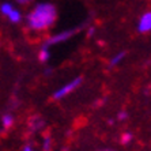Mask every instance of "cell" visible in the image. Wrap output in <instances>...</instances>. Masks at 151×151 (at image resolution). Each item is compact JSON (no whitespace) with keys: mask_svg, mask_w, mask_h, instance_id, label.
<instances>
[{"mask_svg":"<svg viewBox=\"0 0 151 151\" xmlns=\"http://www.w3.org/2000/svg\"><path fill=\"white\" fill-rule=\"evenodd\" d=\"M57 18V10L52 3L35 4L26 17L27 27L33 32H42L49 29Z\"/></svg>","mask_w":151,"mask_h":151,"instance_id":"6da1fadb","label":"cell"},{"mask_svg":"<svg viewBox=\"0 0 151 151\" xmlns=\"http://www.w3.org/2000/svg\"><path fill=\"white\" fill-rule=\"evenodd\" d=\"M82 82H83L82 76H78V78H75V79H72V81H70L68 83L63 84L61 87H59L56 91L53 93V98H55V99H63V98H65L67 95H70L71 93L74 91V90H76V88L81 86Z\"/></svg>","mask_w":151,"mask_h":151,"instance_id":"7a4b0ae2","label":"cell"},{"mask_svg":"<svg viewBox=\"0 0 151 151\" xmlns=\"http://www.w3.org/2000/svg\"><path fill=\"white\" fill-rule=\"evenodd\" d=\"M79 30V27H75V29H71V30H63V32H59L57 34H53L52 37L46 40L45 45L50 46V45H56V44H61V42H65L67 40H70L75 33Z\"/></svg>","mask_w":151,"mask_h":151,"instance_id":"3957f363","label":"cell"},{"mask_svg":"<svg viewBox=\"0 0 151 151\" xmlns=\"http://www.w3.org/2000/svg\"><path fill=\"white\" fill-rule=\"evenodd\" d=\"M137 32L139 33H150L151 32V11L144 12L137 22Z\"/></svg>","mask_w":151,"mask_h":151,"instance_id":"277c9868","label":"cell"},{"mask_svg":"<svg viewBox=\"0 0 151 151\" xmlns=\"http://www.w3.org/2000/svg\"><path fill=\"white\" fill-rule=\"evenodd\" d=\"M50 59V50H49V46L48 45H44L41 46V49H40L38 52V60L41 61V63H48Z\"/></svg>","mask_w":151,"mask_h":151,"instance_id":"5b68a950","label":"cell"},{"mask_svg":"<svg viewBox=\"0 0 151 151\" xmlns=\"http://www.w3.org/2000/svg\"><path fill=\"white\" fill-rule=\"evenodd\" d=\"M12 124H14V116H12V114L6 113V114H3V116H1V127H3L4 129L11 128V127H12Z\"/></svg>","mask_w":151,"mask_h":151,"instance_id":"8992f818","label":"cell"},{"mask_svg":"<svg viewBox=\"0 0 151 151\" xmlns=\"http://www.w3.org/2000/svg\"><path fill=\"white\" fill-rule=\"evenodd\" d=\"M14 6L11 3H8V1H4V3L0 4V12H1V15H4V17L7 18L8 15L12 12V10H14Z\"/></svg>","mask_w":151,"mask_h":151,"instance_id":"52a82bcc","label":"cell"},{"mask_svg":"<svg viewBox=\"0 0 151 151\" xmlns=\"http://www.w3.org/2000/svg\"><path fill=\"white\" fill-rule=\"evenodd\" d=\"M7 19L11 22V23H19V22H21V19H22V14L19 12V10L14 8V10H12V12H11V14L7 17Z\"/></svg>","mask_w":151,"mask_h":151,"instance_id":"ba28073f","label":"cell"},{"mask_svg":"<svg viewBox=\"0 0 151 151\" xmlns=\"http://www.w3.org/2000/svg\"><path fill=\"white\" fill-rule=\"evenodd\" d=\"M42 127H44V121H42L40 117H32V120H30V129L38 131Z\"/></svg>","mask_w":151,"mask_h":151,"instance_id":"9c48e42d","label":"cell"},{"mask_svg":"<svg viewBox=\"0 0 151 151\" xmlns=\"http://www.w3.org/2000/svg\"><path fill=\"white\" fill-rule=\"evenodd\" d=\"M125 59V52H119V53H116L114 56L110 59V67H114V65H117V64H120L123 60Z\"/></svg>","mask_w":151,"mask_h":151,"instance_id":"30bf717a","label":"cell"},{"mask_svg":"<svg viewBox=\"0 0 151 151\" xmlns=\"http://www.w3.org/2000/svg\"><path fill=\"white\" fill-rule=\"evenodd\" d=\"M50 148H52V137L45 136L42 142V151H50Z\"/></svg>","mask_w":151,"mask_h":151,"instance_id":"8fae6325","label":"cell"},{"mask_svg":"<svg viewBox=\"0 0 151 151\" xmlns=\"http://www.w3.org/2000/svg\"><path fill=\"white\" fill-rule=\"evenodd\" d=\"M132 137H134V135L131 134V132H124V134L121 135V137H120V140H121L123 144H128L132 140Z\"/></svg>","mask_w":151,"mask_h":151,"instance_id":"7c38bea8","label":"cell"},{"mask_svg":"<svg viewBox=\"0 0 151 151\" xmlns=\"http://www.w3.org/2000/svg\"><path fill=\"white\" fill-rule=\"evenodd\" d=\"M117 119H119L120 121H124V120L128 119V113H127L125 110H121V112L117 114Z\"/></svg>","mask_w":151,"mask_h":151,"instance_id":"4fadbf2b","label":"cell"},{"mask_svg":"<svg viewBox=\"0 0 151 151\" xmlns=\"http://www.w3.org/2000/svg\"><path fill=\"white\" fill-rule=\"evenodd\" d=\"M18 4H22V6H25V4H29L30 1H33V0H15Z\"/></svg>","mask_w":151,"mask_h":151,"instance_id":"5bb4252c","label":"cell"},{"mask_svg":"<svg viewBox=\"0 0 151 151\" xmlns=\"http://www.w3.org/2000/svg\"><path fill=\"white\" fill-rule=\"evenodd\" d=\"M94 33H95V29L94 27H90L87 30V35H88V37H93V35H94Z\"/></svg>","mask_w":151,"mask_h":151,"instance_id":"9a60e30c","label":"cell"},{"mask_svg":"<svg viewBox=\"0 0 151 151\" xmlns=\"http://www.w3.org/2000/svg\"><path fill=\"white\" fill-rule=\"evenodd\" d=\"M22 151H34V148H33L30 144H26V146H23V150Z\"/></svg>","mask_w":151,"mask_h":151,"instance_id":"2e32d148","label":"cell"},{"mask_svg":"<svg viewBox=\"0 0 151 151\" xmlns=\"http://www.w3.org/2000/svg\"><path fill=\"white\" fill-rule=\"evenodd\" d=\"M45 74L46 75H50V74H52V70H50V68H46V70H45Z\"/></svg>","mask_w":151,"mask_h":151,"instance_id":"e0dca14e","label":"cell"}]
</instances>
